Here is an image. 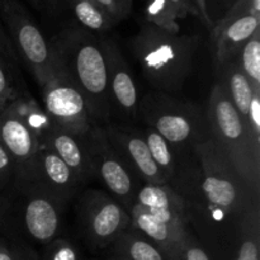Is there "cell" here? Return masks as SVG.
<instances>
[{
	"label": "cell",
	"mask_w": 260,
	"mask_h": 260,
	"mask_svg": "<svg viewBox=\"0 0 260 260\" xmlns=\"http://www.w3.org/2000/svg\"><path fill=\"white\" fill-rule=\"evenodd\" d=\"M168 184L180 196L189 230L212 260H229L249 208L260 201L213 140L197 144Z\"/></svg>",
	"instance_id": "obj_1"
},
{
	"label": "cell",
	"mask_w": 260,
	"mask_h": 260,
	"mask_svg": "<svg viewBox=\"0 0 260 260\" xmlns=\"http://www.w3.org/2000/svg\"><path fill=\"white\" fill-rule=\"evenodd\" d=\"M56 74L65 76L85 99L96 126L112 113L103 37L81 27H66L50 40Z\"/></svg>",
	"instance_id": "obj_2"
},
{
	"label": "cell",
	"mask_w": 260,
	"mask_h": 260,
	"mask_svg": "<svg viewBox=\"0 0 260 260\" xmlns=\"http://www.w3.org/2000/svg\"><path fill=\"white\" fill-rule=\"evenodd\" d=\"M200 43L198 35H174L146 22L128 41L147 83L172 95L182 90L192 73Z\"/></svg>",
	"instance_id": "obj_3"
},
{
	"label": "cell",
	"mask_w": 260,
	"mask_h": 260,
	"mask_svg": "<svg viewBox=\"0 0 260 260\" xmlns=\"http://www.w3.org/2000/svg\"><path fill=\"white\" fill-rule=\"evenodd\" d=\"M210 137L254 193L260 194V155L255 151L240 116L216 81L205 112Z\"/></svg>",
	"instance_id": "obj_4"
},
{
	"label": "cell",
	"mask_w": 260,
	"mask_h": 260,
	"mask_svg": "<svg viewBox=\"0 0 260 260\" xmlns=\"http://www.w3.org/2000/svg\"><path fill=\"white\" fill-rule=\"evenodd\" d=\"M137 116L161 135L180 155L210 139L206 116L196 104L172 94L151 90L139 101Z\"/></svg>",
	"instance_id": "obj_5"
},
{
	"label": "cell",
	"mask_w": 260,
	"mask_h": 260,
	"mask_svg": "<svg viewBox=\"0 0 260 260\" xmlns=\"http://www.w3.org/2000/svg\"><path fill=\"white\" fill-rule=\"evenodd\" d=\"M0 19L18 57L42 88L56 75L50 40L43 36L35 19L18 0H0Z\"/></svg>",
	"instance_id": "obj_6"
},
{
	"label": "cell",
	"mask_w": 260,
	"mask_h": 260,
	"mask_svg": "<svg viewBox=\"0 0 260 260\" xmlns=\"http://www.w3.org/2000/svg\"><path fill=\"white\" fill-rule=\"evenodd\" d=\"M85 145L94 177L99 178L114 198L128 211L134 205L140 183H137L136 175L109 142L104 127H93L85 136Z\"/></svg>",
	"instance_id": "obj_7"
},
{
	"label": "cell",
	"mask_w": 260,
	"mask_h": 260,
	"mask_svg": "<svg viewBox=\"0 0 260 260\" xmlns=\"http://www.w3.org/2000/svg\"><path fill=\"white\" fill-rule=\"evenodd\" d=\"M79 223L86 241L94 248L104 249L131 228V217L114 197L102 190L89 189L79 202Z\"/></svg>",
	"instance_id": "obj_8"
},
{
	"label": "cell",
	"mask_w": 260,
	"mask_h": 260,
	"mask_svg": "<svg viewBox=\"0 0 260 260\" xmlns=\"http://www.w3.org/2000/svg\"><path fill=\"white\" fill-rule=\"evenodd\" d=\"M15 187L46 193L65 205L76 192L80 183L68 165L47 146L42 145L32 160L15 173Z\"/></svg>",
	"instance_id": "obj_9"
},
{
	"label": "cell",
	"mask_w": 260,
	"mask_h": 260,
	"mask_svg": "<svg viewBox=\"0 0 260 260\" xmlns=\"http://www.w3.org/2000/svg\"><path fill=\"white\" fill-rule=\"evenodd\" d=\"M41 93L43 109L55 126L80 137L96 126L84 96L65 76L56 74L41 88Z\"/></svg>",
	"instance_id": "obj_10"
},
{
	"label": "cell",
	"mask_w": 260,
	"mask_h": 260,
	"mask_svg": "<svg viewBox=\"0 0 260 260\" xmlns=\"http://www.w3.org/2000/svg\"><path fill=\"white\" fill-rule=\"evenodd\" d=\"M104 131L109 142L126 161L137 179L149 185L168 184L164 174L150 154L141 129L109 122L104 126Z\"/></svg>",
	"instance_id": "obj_11"
},
{
	"label": "cell",
	"mask_w": 260,
	"mask_h": 260,
	"mask_svg": "<svg viewBox=\"0 0 260 260\" xmlns=\"http://www.w3.org/2000/svg\"><path fill=\"white\" fill-rule=\"evenodd\" d=\"M103 46L112 111H116L126 121H135L137 118L139 94L131 69L114 41L103 37Z\"/></svg>",
	"instance_id": "obj_12"
},
{
	"label": "cell",
	"mask_w": 260,
	"mask_h": 260,
	"mask_svg": "<svg viewBox=\"0 0 260 260\" xmlns=\"http://www.w3.org/2000/svg\"><path fill=\"white\" fill-rule=\"evenodd\" d=\"M25 196L22 222L25 233L40 244H50L57 238L65 205L46 193L35 189H20Z\"/></svg>",
	"instance_id": "obj_13"
},
{
	"label": "cell",
	"mask_w": 260,
	"mask_h": 260,
	"mask_svg": "<svg viewBox=\"0 0 260 260\" xmlns=\"http://www.w3.org/2000/svg\"><path fill=\"white\" fill-rule=\"evenodd\" d=\"M131 228L159 246L172 260H177L183 241L187 236L188 226H178L164 222L147 212L139 205H132L128 210Z\"/></svg>",
	"instance_id": "obj_14"
},
{
	"label": "cell",
	"mask_w": 260,
	"mask_h": 260,
	"mask_svg": "<svg viewBox=\"0 0 260 260\" xmlns=\"http://www.w3.org/2000/svg\"><path fill=\"white\" fill-rule=\"evenodd\" d=\"M42 145L52 150L68 165L80 184H84L94 177L86 150L85 137H80L60 127L53 126L43 140Z\"/></svg>",
	"instance_id": "obj_15"
},
{
	"label": "cell",
	"mask_w": 260,
	"mask_h": 260,
	"mask_svg": "<svg viewBox=\"0 0 260 260\" xmlns=\"http://www.w3.org/2000/svg\"><path fill=\"white\" fill-rule=\"evenodd\" d=\"M0 144L12 157L15 173L25 167L42 146L37 136L8 109L0 114Z\"/></svg>",
	"instance_id": "obj_16"
},
{
	"label": "cell",
	"mask_w": 260,
	"mask_h": 260,
	"mask_svg": "<svg viewBox=\"0 0 260 260\" xmlns=\"http://www.w3.org/2000/svg\"><path fill=\"white\" fill-rule=\"evenodd\" d=\"M134 205L141 206L160 221L188 226L183 200L169 184H144L137 190Z\"/></svg>",
	"instance_id": "obj_17"
},
{
	"label": "cell",
	"mask_w": 260,
	"mask_h": 260,
	"mask_svg": "<svg viewBox=\"0 0 260 260\" xmlns=\"http://www.w3.org/2000/svg\"><path fill=\"white\" fill-rule=\"evenodd\" d=\"M217 83L222 86L223 91L245 126L253 96L255 91H260V89L254 88L239 66L236 58L217 66Z\"/></svg>",
	"instance_id": "obj_18"
},
{
	"label": "cell",
	"mask_w": 260,
	"mask_h": 260,
	"mask_svg": "<svg viewBox=\"0 0 260 260\" xmlns=\"http://www.w3.org/2000/svg\"><path fill=\"white\" fill-rule=\"evenodd\" d=\"M260 29V17L245 14L226 25L213 40L216 46V65L221 66L234 60L246 41Z\"/></svg>",
	"instance_id": "obj_19"
},
{
	"label": "cell",
	"mask_w": 260,
	"mask_h": 260,
	"mask_svg": "<svg viewBox=\"0 0 260 260\" xmlns=\"http://www.w3.org/2000/svg\"><path fill=\"white\" fill-rule=\"evenodd\" d=\"M112 255L126 260H172L139 231L128 228L109 245Z\"/></svg>",
	"instance_id": "obj_20"
},
{
	"label": "cell",
	"mask_w": 260,
	"mask_h": 260,
	"mask_svg": "<svg viewBox=\"0 0 260 260\" xmlns=\"http://www.w3.org/2000/svg\"><path fill=\"white\" fill-rule=\"evenodd\" d=\"M5 109H8L10 113L19 118L37 136L41 144L47 136L48 132L55 126L45 109L25 90H20L17 98Z\"/></svg>",
	"instance_id": "obj_21"
},
{
	"label": "cell",
	"mask_w": 260,
	"mask_h": 260,
	"mask_svg": "<svg viewBox=\"0 0 260 260\" xmlns=\"http://www.w3.org/2000/svg\"><path fill=\"white\" fill-rule=\"evenodd\" d=\"M75 17L79 27L95 35L109 32L118 23L94 0H61Z\"/></svg>",
	"instance_id": "obj_22"
},
{
	"label": "cell",
	"mask_w": 260,
	"mask_h": 260,
	"mask_svg": "<svg viewBox=\"0 0 260 260\" xmlns=\"http://www.w3.org/2000/svg\"><path fill=\"white\" fill-rule=\"evenodd\" d=\"M229 260H260V201L249 208L236 248Z\"/></svg>",
	"instance_id": "obj_23"
},
{
	"label": "cell",
	"mask_w": 260,
	"mask_h": 260,
	"mask_svg": "<svg viewBox=\"0 0 260 260\" xmlns=\"http://www.w3.org/2000/svg\"><path fill=\"white\" fill-rule=\"evenodd\" d=\"M141 132L144 135L145 141H146L155 164L161 170L165 179L169 183L172 178L174 177L175 172H177L178 164H179L180 160V157L178 159V156H180V154L161 135L157 134L156 131H154L150 127H145L144 129H141Z\"/></svg>",
	"instance_id": "obj_24"
},
{
	"label": "cell",
	"mask_w": 260,
	"mask_h": 260,
	"mask_svg": "<svg viewBox=\"0 0 260 260\" xmlns=\"http://www.w3.org/2000/svg\"><path fill=\"white\" fill-rule=\"evenodd\" d=\"M178 19H182L179 12L167 0H147L145 7V22L155 25L162 30L178 35L180 25Z\"/></svg>",
	"instance_id": "obj_25"
},
{
	"label": "cell",
	"mask_w": 260,
	"mask_h": 260,
	"mask_svg": "<svg viewBox=\"0 0 260 260\" xmlns=\"http://www.w3.org/2000/svg\"><path fill=\"white\" fill-rule=\"evenodd\" d=\"M235 58L254 88L260 89V29L246 41Z\"/></svg>",
	"instance_id": "obj_26"
},
{
	"label": "cell",
	"mask_w": 260,
	"mask_h": 260,
	"mask_svg": "<svg viewBox=\"0 0 260 260\" xmlns=\"http://www.w3.org/2000/svg\"><path fill=\"white\" fill-rule=\"evenodd\" d=\"M245 14H254L259 15L260 17V0H234V3L231 4L228 13H226V14L213 25L212 29H211V37H212V41L217 37L218 33H220L226 25H229L233 20L238 19V18L243 17V15Z\"/></svg>",
	"instance_id": "obj_27"
},
{
	"label": "cell",
	"mask_w": 260,
	"mask_h": 260,
	"mask_svg": "<svg viewBox=\"0 0 260 260\" xmlns=\"http://www.w3.org/2000/svg\"><path fill=\"white\" fill-rule=\"evenodd\" d=\"M15 70L0 55V114L14 101L20 89L15 84Z\"/></svg>",
	"instance_id": "obj_28"
},
{
	"label": "cell",
	"mask_w": 260,
	"mask_h": 260,
	"mask_svg": "<svg viewBox=\"0 0 260 260\" xmlns=\"http://www.w3.org/2000/svg\"><path fill=\"white\" fill-rule=\"evenodd\" d=\"M41 260H83L79 249L68 239L56 238L47 244Z\"/></svg>",
	"instance_id": "obj_29"
},
{
	"label": "cell",
	"mask_w": 260,
	"mask_h": 260,
	"mask_svg": "<svg viewBox=\"0 0 260 260\" xmlns=\"http://www.w3.org/2000/svg\"><path fill=\"white\" fill-rule=\"evenodd\" d=\"M245 129L250 137L254 149L260 155V91H255L253 96Z\"/></svg>",
	"instance_id": "obj_30"
},
{
	"label": "cell",
	"mask_w": 260,
	"mask_h": 260,
	"mask_svg": "<svg viewBox=\"0 0 260 260\" xmlns=\"http://www.w3.org/2000/svg\"><path fill=\"white\" fill-rule=\"evenodd\" d=\"M177 260H212L202 244L194 234L188 230L187 236L183 241Z\"/></svg>",
	"instance_id": "obj_31"
},
{
	"label": "cell",
	"mask_w": 260,
	"mask_h": 260,
	"mask_svg": "<svg viewBox=\"0 0 260 260\" xmlns=\"http://www.w3.org/2000/svg\"><path fill=\"white\" fill-rule=\"evenodd\" d=\"M0 260H38L32 251L0 238Z\"/></svg>",
	"instance_id": "obj_32"
},
{
	"label": "cell",
	"mask_w": 260,
	"mask_h": 260,
	"mask_svg": "<svg viewBox=\"0 0 260 260\" xmlns=\"http://www.w3.org/2000/svg\"><path fill=\"white\" fill-rule=\"evenodd\" d=\"M98 3L109 15L116 19L117 23L126 19L132 10V0H94Z\"/></svg>",
	"instance_id": "obj_33"
},
{
	"label": "cell",
	"mask_w": 260,
	"mask_h": 260,
	"mask_svg": "<svg viewBox=\"0 0 260 260\" xmlns=\"http://www.w3.org/2000/svg\"><path fill=\"white\" fill-rule=\"evenodd\" d=\"M15 167L12 157L0 144V189H4L10 182H14Z\"/></svg>",
	"instance_id": "obj_34"
},
{
	"label": "cell",
	"mask_w": 260,
	"mask_h": 260,
	"mask_svg": "<svg viewBox=\"0 0 260 260\" xmlns=\"http://www.w3.org/2000/svg\"><path fill=\"white\" fill-rule=\"evenodd\" d=\"M0 55L7 60V62L9 63L15 71L18 70V66H19V57H18L17 52H15L12 42H10L9 36H8L7 30H5L4 25H3L2 19H0Z\"/></svg>",
	"instance_id": "obj_35"
},
{
	"label": "cell",
	"mask_w": 260,
	"mask_h": 260,
	"mask_svg": "<svg viewBox=\"0 0 260 260\" xmlns=\"http://www.w3.org/2000/svg\"><path fill=\"white\" fill-rule=\"evenodd\" d=\"M193 3V5L196 7L198 12V18L201 19V22L208 28V29H212L215 23L213 20L211 19V15L208 13V8H207V0H190Z\"/></svg>",
	"instance_id": "obj_36"
},
{
	"label": "cell",
	"mask_w": 260,
	"mask_h": 260,
	"mask_svg": "<svg viewBox=\"0 0 260 260\" xmlns=\"http://www.w3.org/2000/svg\"><path fill=\"white\" fill-rule=\"evenodd\" d=\"M167 2L170 3L179 12L182 19H184L189 14L198 17L197 9H196V7L193 5V3L190 0H167Z\"/></svg>",
	"instance_id": "obj_37"
},
{
	"label": "cell",
	"mask_w": 260,
	"mask_h": 260,
	"mask_svg": "<svg viewBox=\"0 0 260 260\" xmlns=\"http://www.w3.org/2000/svg\"><path fill=\"white\" fill-rule=\"evenodd\" d=\"M61 7H62L61 0H46V9L50 10V12H58Z\"/></svg>",
	"instance_id": "obj_38"
},
{
	"label": "cell",
	"mask_w": 260,
	"mask_h": 260,
	"mask_svg": "<svg viewBox=\"0 0 260 260\" xmlns=\"http://www.w3.org/2000/svg\"><path fill=\"white\" fill-rule=\"evenodd\" d=\"M36 9L43 10L46 9V0H28Z\"/></svg>",
	"instance_id": "obj_39"
},
{
	"label": "cell",
	"mask_w": 260,
	"mask_h": 260,
	"mask_svg": "<svg viewBox=\"0 0 260 260\" xmlns=\"http://www.w3.org/2000/svg\"><path fill=\"white\" fill-rule=\"evenodd\" d=\"M3 216H4V200L0 198V225H2Z\"/></svg>",
	"instance_id": "obj_40"
},
{
	"label": "cell",
	"mask_w": 260,
	"mask_h": 260,
	"mask_svg": "<svg viewBox=\"0 0 260 260\" xmlns=\"http://www.w3.org/2000/svg\"><path fill=\"white\" fill-rule=\"evenodd\" d=\"M108 260H126V259H123V258H119V256H116V255H109V258H108Z\"/></svg>",
	"instance_id": "obj_41"
},
{
	"label": "cell",
	"mask_w": 260,
	"mask_h": 260,
	"mask_svg": "<svg viewBox=\"0 0 260 260\" xmlns=\"http://www.w3.org/2000/svg\"><path fill=\"white\" fill-rule=\"evenodd\" d=\"M226 2H228V3H231V4H233V3H234V0H226Z\"/></svg>",
	"instance_id": "obj_42"
}]
</instances>
